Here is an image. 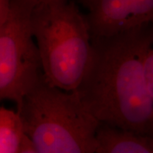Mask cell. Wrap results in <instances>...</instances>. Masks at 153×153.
I'll return each instance as SVG.
<instances>
[{
  "instance_id": "5",
  "label": "cell",
  "mask_w": 153,
  "mask_h": 153,
  "mask_svg": "<svg viewBox=\"0 0 153 153\" xmlns=\"http://www.w3.org/2000/svg\"><path fill=\"white\" fill-rule=\"evenodd\" d=\"M88 10L91 38L106 37L152 22L153 0H95Z\"/></svg>"
},
{
  "instance_id": "7",
  "label": "cell",
  "mask_w": 153,
  "mask_h": 153,
  "mask_svg": "<svg viewBox=\"0 0 153 153\" xmlns=\"http://www.w3.org/2000/svg\"><path fill=\"white\" fill-rule=\"evenodd\" d=\"M25 138L18 111L0 106V153H19Z\"/></svg>"
},
{
  "instance_id": "8",
  "label": "cell",
  "mask_w": 153,
  "mask_h": 153,
  "mask_svg": "<svg viewBox=\"0 0 153 153\" xmlns=\"http://www.w3.org/2000/svg\"><path fill=\"white\" fill-rule=\"evenodd\" d=\"M145 76L147 87L153 99V47L148 51L145 58Z\"/></svg>"
},
{
  "instance_id": "9",
  "label": "cell",
  "mask_w": 153,
  "mask_h": 153,
  "mask_svg": "<svg viewBox=\"0 0 153 153\" xmlns=\"http://www.w3.org/2000/svg\"><path fill=\"white\" fill-rule=\"evenodd\" d=\"M24 1L29 4L33 9H36L38 7L65 2L69 0H24Z\"/></svg>"
},
{
  "instance_id": "2",
  "label": "cell",
  "mask_w": 153,
  "mask_h": 153,
  "mask_svg": "<svg viewBox=\"0 0 153 153\" xmlns=\"http://www.w3.org/2000/svg\"><path fill=\"white\" fill-rule=\"evenodd\" d=\"M16 111L36 153H97L100 123L75 91L53 87L43 76Z\"/></svg>"
},
{
  "instance_id": "11",
  "label": "cell",
  "mask_w": 153,
  "mask_h": 153,
  "mask_svg": "<svg viewBox=\"0 0 153 153\" xmlns=\"http://www.w3.org/2000/svg\"><path fill=\"white\" fill-rule=\"evenodd\" d=\"M19 153H36V151L34 150V149L33 148V147L31 146V145H30V143L28 142L26 137L24 140V144H23L22 150H21Z\"/></svg>"
},
{
  "instance_id": "3",
  "label": "cell",
  "mask_w": 153,
  "mask_h": 153,
  "mask_svg": "<svg viewBox=\"0 0 153 153\" xmlns=\"http://www.w3.org/2000/svg\"><path fill=\"white\" fill-rule=\"evenodd\" d=\"M31 22L44 79L53 87L76 91L92 59L87 17L69 0L33 9Z\"/></svg>"
},
{
  "instance_id": "13",
  "label": "cell",
  "mask_w": 153,
  "mask_h": 153,
  "mask_svg": "<svg viewBox=\"0 0 153 153\" xmlns=\"http://www.w3.org/2000/svg\"><path fill=\"white\" fill-rule=\"evenodd\" d=\"M152 24H153V20H152Z\"/></svg>"
},
{
  "instance_id": "4",
  "label": "cell",
  "mask_w": 153,
  "mask_h": 153,
  "mask_svg": "<svg viewBox=\"0 0 153 153\" xmlns=\"http://www.w3.org/2000/svg\"><path fill=\"white\" fill-rule=\"evenodd\" d=\"M32 11L24 0H13L0 28V102L12 101L16 108L43 76Z\"/></svg>"
},
{
  "instance_id": "12",
  "label": "cell",
  "mask_w": 153,
  "mask_h": 153,
  "mask_svg": "<svg viewBox=\"0 0 153 153\" xmlns=\"http://www.w3.org/2000/svg\"><path fill=\"white\" fill-rule=\"evenodd\" d=\"M82 4H84L85 6L87 8L89 9L90 8V7L93 4V3L94 2L95 0H81Z\"/></svg>"
},
{
  "instance_id": "1",
  "label": "cell",
  "mask_w": 153,
  "mask_h": 153,
  "mask_svg": "<svg viewBox=\"0 0 153 153\" xmlns=\"http://www.w3.org/2000/svg\"><path fill=\"white\" fill-rule=\"evenodd\" d=\"M93 55L75 92L101 125L153 136V99L145 61L153 47L152 22L92 38Z\"/></svg>"
},
{
  "instance_id": "6",
  "label": "cell",
  "mask_w": 153,
  "mask_h": 153,
  "mask_svg": "<svg viewBox=\"0 0 153 153\" xmlns=\"http://www.w3.org/2000/svg\"><path fill=\"white\" fill-rule=\"evenodd\" d=\"M97 153H153V136L99 126Z\"/></svg>"
},
{
  "instance_id": "10",
  "label": "cell",
  "mask_w": 153,
  "mask_h": 153,
  "mask_svg": "<svg viewBox=\"0 0 153 153\" xmlns=\"http://www.w3.org/2000/svg\"><path fill=\"white\" fill-rule=\"evenodd\" d=\"M10 4L11 2L9 0H0V28L7 18Z\"/></svg>"
}]
</instances>
